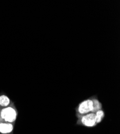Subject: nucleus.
Segmentation results:
<instances>
[{
	"label": "nucleus",
	"mask_w": 120,
	"mask_h": 134,
	"mask_svg": "<svg viewBox=\"0 0 120 134\" xmlns=\"http://www.w3.org/2000/svg\"><path fill=\"white\" fill-rule=\"evenodd\" d=\"M77 124L87 128H93L97 126L95 113H90L78 118Z\"/></svg>",
	"instance_id": "obj_3"
},
{
	"label": "nucleus",
	"mask_w": 120,
	"mask_h": 134,
	"mask_svg": "<svg viewBox=\"0 0 120 134\" xmlns=\"http://www.w3.org/2000/svg\"><path fill=\"white\" fill-rule=\"evenodd\" d=\"M14 129L12 123L1 122L0 123V132L3 134H8L12 132Z\"/></svg>",
	"instance_id": "obj_4"
},
{
	"label": "nucleus",
	"mask_w": 120,
	"mask_h": 134,
	"mask_svg": "<svg viewBox=\"0 0 120 134\" xmlns=\"http://www.w3.org/2000/svg\"><path fill=\"white\" fill-rule=\"evenodd\" d=\"M17 111L13 106H9L0 110V120L4 122L13 123L16 120Z\"/></svg>",
	"instance_id": "obj_2"
},
{
	"label": "nucleus",
	"mask_w": 120,
	"mask_h": 134,
	"mask_svg": "<svg viewBox=\"0 0 120 134\" xmlns=\"http://www.w3.org/2000/svg\"><path fill=\"white\" fill-rule=\"evenodd\" d=\"M102 109V105L96 96H94L86 99L75 108L76 116L79 118L85 114L95 113L98 110Z\"/></svg>",
	"instance_id": "obj_1"
},
{
	"label": "nucleus",
	"mask_w": 120,
	"mask_h": 134,
	"mask_svg": "<svg viewBox=\"0 0 120 134\" xmlns=\"http://www.w3.org/2000/svg\"><path fill=\"white\" fill-rule=\"evenodd\" d=\"M95 114L96 122L97 125H98L99 124H100V123H101L103 120L105 116V112L102 109H101L95 111Z\"/></svg>",
	"instance_id": "obj_5"
},
{
	"label": "nucleus",
	"mask_w": 120,
	"mask_h": 134,
	"mask_svg": "<svg viewBox=\"0 0 120 134\" xmlns=\"http://www.w3.org/2000/svg\"><path fill=\"white\" fill-rule=\"evenodd\" d=\"M10 104V100L6 95L0 96V106L7 107Z\"/></svg>",
	"instance_id": "obj_6"
}]
</instances>
